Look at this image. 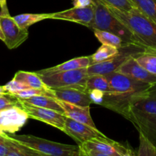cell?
Listing matches in <instances>:
<instances>
[{"label":"cell","instance_id":"cell-15","mask_svg":"<svg viewBox=\"0 0 156 156\" xmlns=\"http://www.w3.org/2000/svg\"><path fill=\"white\" fill-rule=\"evenodd\" d=\"M116 72L122 73L135 80L149 84L156 83V76L150 73L139 65L135 57H132L125 61Z\"/></svg>","mask_w":156,"mask_h":156},{"label":"cell","instance_id":"cell-7","mask_svg":"<svg viewBox=\"0 0 156 156\" xmlns=\"http://www.w3.org/2000/svg\"><path fill=\"white\" fill-rule=\"evenodd\" d=\"M0 24L5 37L3 42L9 50L18 47L28 38V30L21 28L9 12L0 13Z\"/></svg>","mask_w":156,"mask_h":156},{"label":"cell","instance_id":"cell-27","mask_svg":"<svg viewBox=\"0 0 156 156\" xmlns=\"http://www.w3.org/2000/svg\"><path fill=\"white\" fill-rule=\"evenodd\" d=\"M136 60L147 71L156 76V56L143 53L136 56Z\"/></svg>","mask_w":156,"mask_h":156},{"label":"cell","instance_id":"cell-17","mask_svg":"<svg viewBox=\"0 0 156 156\" xmlns=\"http://www.w3.org/2000/svg\"><path fill=\"white\" fill-rule=\"evenodd\" d=\"M57 99V98H56ZM59 105L62 107L64 111V115L73 119L80 123H84L92 127L96 128L91 115H90V107H81L72 105L68 102L57 99Z\"/></svg>","mask_w":156,"mask_h":156},{"label":"cell","instance_id":"cell-42","mask_svg":"<svg viewBox=\"0 0 156 156\" xmlns=\"http://www.w3.org/2000/svg\"><path fill=\"white\" fill-rule=\"evenodd\" d=\"M2 109H0V111H2Z\"/></svg>","mask_w":156,"mask_h":156},{"label":"cell","instance_id":"cell-38","mask_svg":"<svg viewBox=\"0 0 156 156\" xmlns=\"http://www.w3.org/2000/svg\"><path fill=\"white\" fill-rule=\"evenodd\" d=\"M6 89H5V88H4V85H2V86H1V85H0V95H2V94H6Z\"/></svg>","mask_w":156,"mask_h":156},{"label":"cell","instance_id":"cell-25","mask_svg":"<svg viewBox=\"0 0 156 156\" xmlns=\"http://www.w3.org/2000/svg\"><path fill=\"white\" fill-rule=\"evenodd\" d=\"M93 30L94 32L95 37L102 44L113 46L117 48H120L125 44L119 37L114 34L105 30H97V29H94Z\"/></svg>","mask_w":156,"mask_h":156},{"label":"cell","instance_id":"cell-14","mask_svg":"<svg viewBox=\"0 0 156 156\" xmlns=\"http://www.w3.org/2000/svg\"><path fill=\"white\" fill-rule=\"evenodd\" d=\"M55 98L72 105L81 107H90L92 102L90 94L85 88H68L52 89Z\"/></svg>","mask_w":156,"mask_h":156},{"label":"cell","instance_id":"cell-4","mask_svg":"<svg viewBox=\"0 0 156 156\" xmlns=\"http://www.w3.org/2000/svg\"><path fill=\"white\" fill-rule=\"evenodd\" d=\"M16 141L46 156H80L84 154L79 145H67L50 141L32 135H9Z\"/></svg>","mask_w":156,"mask_h":156},{"label":"cell","instance_id":"cell-33","mask_svg":"<svg viewBox=\"0 0 156 156\" xmlns=\"http://www.w3.org/2000/svg\"><path fill=\"white\" fill-rule=\"evenodd\" d=\"M9 152V144H8L6 134L0 135V156H6Z\"/></svg>","mask_w":156,"mask_h":156},{"label":"cell","instance_id":"cell-26","mask_svg":"<svg viewBox=\"0 0 156 156\" xmlns=\"http://www.w3.org/2000/svg\"><path fill=\"white\" fill-rule=\"evenodd\" d=\"M136 7L156 23V0H132Z\"/></svg>","mask_w":156,"mask_h":156},{"label":"cell","instance_id":"cell-39","mask_svg":"<svg viewBox=\"0 0 156 156\" xmlns=\"http://www.w3.org/2000/svg\"><path fill=\"white\" fill-rule=\"evenodd\" d=\"M0 40L2 41H4L5 37H4V35H3L2 33V27H1V24H0Z\"/></svg>","mask_w":156,"mask_h":156},{"label":"cell","instance_id":"cell-23","mask_svg":"<svg viewBox=\"0 0 156 156\" xmlns=\"http://www.w3.org/2000/svg\"><path fill=\"white\" fill-rule=\"evenodd\" d=\"M85 86L88 93L90 91H99L105 95L106 93L108 92L109 91L110 84L106 76L96 75V76H89Z\"/></svg>","mask_w":156,"mask_h":156},{"label":"cell","instance_id":"cell-37","mask_svg":"<svg viewBox=\"0 0 156 156\" xmlns=\"http://www.w3.org/2000/svg\"><path fill=\"white\" fill-rule=\"evenodd\" d=\"M145 53H149L156 56V47H145Z\"/></svg>","mask_w":156,"mask_h":156},{"label":"cell","instance_id":"cell-34","mask_svg":"<svg viewBox=\"0 0 156 156\" xmlns=\"http://www.w3.org/2000/svg\"><path fill=\"white\" fill-rule=\"evenodd\" d=\"M73 7L84 8L93 5V0H73Z\"/></svg>","mask_w":156,"mask_h":156},{"label":"cell","instance_id":"cell-12","mask_svg":"<svg viewBox=\"0 0 156 156\" xmlns=\"http://www.w3.org/2000/svg\"><path fill=\"white\" fill-rule=\"evenodd\" d=\"M127 120L132 123L138 132L156 146V115H147L131 110Z\"/></svg>","mask_w":156,"mask_h":156},{"label":"cell","instance_id":"cell-30","mask_svg":"<svg viewBox=\"0 0 156 156\" xmlns=\"http://www.w3.org/2000/svg\"><path fill=\"white\" fill-rule=\"evenodd\" d=\"M102 3L119 10L128 12L137 8L132 0H101Z\"/></svg>","mask_w":156,"mask_h":156},{"label":"cell","instance_id":"cell-9","mask_svg":"<svg viewBox=\"0 0 156 156\" xmlns=\"http://www.w3.org/2000/svg\"><path fill=\"white\" fill-rule=\"evenodd\" d=\"M82 150H94L110 156H125L134 152L131 148L108 137L93 139L80 146Z\"/></svg>","mask_w":156,"mask_h":156},{"label":"cell","instance_id":"cell-19","mask_svg":"<svg viewBox=\"0 0 156 156\" xmlns=\"http://www.w3.org/2000/svg\"><path fill=\"white\" fill-rule=\"evenodd\" d=\"M13 79L25 84L26 85L29 86L30 88L44 90V91H49V92H53L51 88H50L46 85V84L43 82L41 78L40 77V76L37 73L18 71L15 73Z\"/></svg>","mask_w":156,"mask_h":156},{"label":"cell","instance_id":"cell-3","mask_svg":"<svg viewBox=\"0 0 156 156\" xmlns=\"http://www.w3.org/2000/svg\"><path fill=\"white\" fill-rule=\"evenodd\" d=\"M93 20L87 27L110 32L119 37L125 43L137 44L129 30L110 12L101 0H93Z\"/></svg>","mask_w":156,"mask_h":156},{"label":"cell","instance_id":"cell-13","mask_svg":"<svg viewBox=\"0 0 156 156\" xmlns=\"http://www.w3.org/2000/svg\"><path fill=\"white\" fill-rule=\"evenodd\" d=\"M94 17V6L93 5L87 7H73L62 12L50 13V19L64 20L72 21L87 27Z\"/></svg>","mask_w":156,"mask_h":156},{"label":"cell","instance_id":"cell-24","mask_svg":"<svg viewBox=\"0 0 156 156\" xmlns=\"http://www.w3.org/2000/svg\"><path fill=\"white\" fill-rule=\"evenodd\" d=\"M13 19L22 29H28L32 24L45 19H50V13L44 14H21L13 17Z\"/></svg>","mask_w":156,"mask_h":156},{"label":"cell","instance_id":"cell-29","mask_svg":"<svg viewBox=\"0 0 156 156\" xmlns=\"http://www.w3.org/2000/svg\"><path fill=\"white\" fill-rule=\"evenodd\" d=\"M12 95L15 96V98L18 99H26L28 98L34 97V96L44 95V96H50V97L55 98L53 92H49V91H44V90L36 89V88H28V89L22 90V91H18L15 93H12Z\"/></svg>","mask_w":156,"mask_h":156},{"label":"cell","instance_id":"cell-36","mask_svg":"<svg viewBox=\"0 0 156 156\" xmlns=\"http://www.w3.org/2000/svg\"><path fill=\"white\" fill-rule=\"evenodd\" d=\"M0 8H1V12L0 13H6V12H9L6 0H0Z\"/></svg>","mask_w":156,"mask_h":156},{"label":"cell","instance_id":"cell-31","mask_svg":"<svg viewBox=\"0 0 156 156\" xmlns=\"http://www.w3.org/2000/svg\"><path fill=\"white\" fill-rule=\"evenodd\" d=\"M14 106L21 107L19 99L9 93L0 95V109H6Z\"/></svg>","mask_w":156,"mask_h":156},{"label":"cell","instance_id":"cell-21","mask_svg":"<svg viewBox=\"0 0 156 156\" xmlns=\"http://www.w3.org/2000/svg\"><path fill=\"white\" fill-rule=\"evenodd\" d=\"M9 152L6 156H46L44 154L16 141L9 135L6 134Z\"/></svg>","mask_w":156,"mask_h":156},{"label":"cell","instance_id":"cell-18","mask_svg":"<svg viewBox=\"0 0 156 156\" xmlns=\"http://www.w3.org/2000/svg\"><path fill=\"white\" fill-rule=\"evenodd\" d=\"M90 66V56H80L74 59H70L67 62L61 63L60 65L50 67V68L44 69L36 72L38 75L41 74H50V73H60V72L70 71V70L80 69L88 68Z\"/></svg>","mask_w":156,"mask_h":156},{"label":"cell","instance_id":"cell-16","mask_svg":"<svg viewBox=\"0 0 156 156\" xmlns=\"http://www.w3.org/2000/svg\"><path fill=\"white\" fill-rule=\"evenodd\" d=\"M131 110L147 115H156V83L134 99Z\"/></svg>","mask_w":156,"mask_h":156},{"label":"cell","instance_id":"cell-11","mask_svg":"<svg viewBox=\"0 0 156 156\" xmlns=\"http://www.w3.org/2000/svg\"><path fill=\"white\" fill-rule=\"evenodd\" d=\"M64 133L73 139L79 146L93 139L106 137L97 128L80 123L67 117L65 118Z\"/></svg>","mask_w":156,"mask_h":156},{"label":"cell","instance_id":"cell-20","mask_svg":"<svg viewBox=\"0 0 156 156\" xmlns=\"http://www.w3.org/2000/svg\"><path fill=\"white\" fill-rule=\"evenodd\" d=\"M19 101L28 104V105H33V106L38 107V108L54 110V111H56L58 112L64 114V109L59 105L58 100L55 98L50 97V96L38 95L26 99H19Z\"/></svg>","mask_w":156,"mask_h":156},{"label":"cell","instance_id":"cell-5","mask_svg":"<svg viewBox=\"0 0 156 156\" xmlns=\"http://www.w3.org/2000/svg\"><path fill=\"white\" fill-rule=\"evenodd\" d=\"M145 53V47L136 44H127L125 43L122 47L119 48V53L111 59L93 64L87 69L89 76L102 75L106 76L107 74L116 72L125 61L132 57L139 56Z\"/></svg>","mask_w":156,"mask_h":156},{"label":"cell","instance_id":"cell-32","mask_svg":"<svg viewBox=\"0 0 156 156\" xmlns=\"http://www.w3.org/2000/svg\"><path fill=\"white\" fill-rule=\"evenodd\" d=\"M4 88L6 89V92L9 93V94H12V93L16 92V91H22V90L30 88V87L26 85L25 84L22 83V82H19V81L15 80V79H12L10 82H9L4 85Z\"/></svg>","mask_w":156,"mask_h":156},{"label":"cell","instance_id":"cell-40","mask_svg":"<svg viewBox=\"0 0 156 156\" xmlns=\"http://www.w3.org/2000/svg\"><path fill=\"white\" fill-rule=\"evenodd\" d=\"M125 156H137V154L134 152H132V153H130V154H128V155H126Z\"/></svg>","mask_w":156,"mask_h":156},{"label":"cell","instance_id":"cell-35","mask_svg":"<svg viewBox=\"0 0 156 156\" xmlns=\"http://www.w3.org/2000/svg\"><path fill=\"white\" fill-rule=\"evenodd\" d=\"M84 154H86L87 156H110L109 155H106V154L102 153V152H97V151L94 150H83Z\"/></svg>","mask_w":156,"mask_h":156},{"label":"cell","instance_id":"cell-22","mask_svg":"<svg viewBox=\"0 0 156 156\" xmlns=\"http://www.w3.org/2000/svg\"><path fill=\"white\" fill-rule=\"evenodd\" d=\"M119 53V48L110 45L102 44L90 56V66L111 59Z\"/></svg>","mask_w":156,"mask_h":156},{"label":"cell","instance_id":"cell-6","mask_svg":"<svg viewBox=\"0 0 156 156\" xmlns=\"http://www.w3.org/2000/svg\"><path fill=\"white\" fill-rule=\"evenodd\" d=\"M87 68L70 71L60 72L50 74L39 75L43 82L51 89L68 88H85L86 82L89 78Z\"/></svg>","mask_w":156,"mask_h":156},{"label":"cell","instance_id":"cell-28","mask_svg":"<svg viewBox=\"0 0 156 156\" xmlns=\"http://www.w3.org/2000/svg\"><path fill=\"white\" fill-rule=\"evenodd\" d=\"M139 146L137 156H156V146L151 144L145 136L139 133Z\"/></svg>","mask_w":156,"mask_h":156},{"label":"cell","instance_id":"cell-2","mask_svg":"<svg viewBox=\"0 0 156 156\" xmlns=\"http://www.w3.org/2000/svg\"><path fill=\"white\" fill-rule=\"evenodd\" d=\"M106 6L129 30L136 44L144 47H156V23L138 8L124 12L106 5Z\"/></svg>","mask_w":156,"mask_h":156},{"label":"cell","instance_id":"cell-1","mask_svg":"<svg viewBox=\"0 0 156 156\" xmlns=\"http://www.w3.org/2000/svg\"><path fill=\"white\" fill-rule=\"evenodd\" d=\"M106 76L108 79L110 88L104 95L101 105L126 119L134 99L153 85L135 80L118 72H113Z\"/></svg>","mask_w":156,"mask_h":156},{"label":"cell","instance_id":"cell-10","mask_svg":"<svg viewBox=\"0 0 156 156\" xmlns=\"http://www.w3.org/2000/svg\"><path fill=\"white\" fill-rule=\"evenodd\" d=\"M19 101L21 103V108L26 111L29 118L44 122L64 132L66 118V116L64 114L54 111V110L38 108V107L24 103L21 101Z\"/></svg>","mask_w":156,"mask_h":156},{"label":"cell","instance_id":"cell-41","mask_svg":"<svg viewBox=\"0 0 156 156\" xmlns=\"http://www.w3.org/2000/svg\"><path fill=\"white\" fill-rule=\"evenodd\" d=\"M80 156H87V155H86V154H83V155H80Z\"/></svg>","mask_w":156,"mask_h":156},{"label":"cell","instance_id":"cell-8","mask_svg":"<svg viewBox=\"0 0 156 156\" xmlns=\"http://www.w3.org/2000/svg\"><path fill=\"white\" fill-rule=\"evenodd\" d=\"M28 116L21 107L14 106L0 111V135H12L19 131L27 120Z\"/></svg>","mask_w":156,"mask_h":156}]
</instances>
